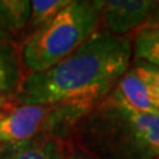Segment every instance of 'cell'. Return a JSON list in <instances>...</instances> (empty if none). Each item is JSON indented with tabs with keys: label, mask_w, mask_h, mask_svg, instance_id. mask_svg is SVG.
I'll use <instances>...</instances> for the list:
<instances>
[{
	"label": "cell",
	"mask_w": 159,
	"mask_h": 159,
	"mask_svg": "<svg viewBox=\"0 0 159 159\" xmlns=\"http://www.w3.org/2000/svg\"><path fill=\"white\" fill-rule=\"evenodd\" d=\"M70 0H32L28 27L37 29L64 9Z\"/></svg>",
	"instance_id": "11"
},
{
	"label": "cell",
	"mask_w": 159,
	"mask_h": 159,
	"mask_svg": "<svg viewBox=\"0 0 159 159\" xmlns=\"http://www.w3.org/2000/svg\"><path fill=\"white\" fill-rule=\"evenodd\" d=\"M157 159H159V157H158V158H157Z\"/></svg>",
	"instance_id": "17"
},
{
	"label": "cell",
	"mask_w": 159,
	"mask_h": 159,
	"mask_svg": "<svg viewBox=\"0 0 159 159\" xmlns=\"http://www.w3.org/2000/svg\"><path fill=\"white\" fill-rule=\"evenodd\" d=\"M158 6L150 0H107L102 2L101 21L107 33L121 36L146 24Z\"/></svg>",
	"instance_id": "5"
},
{
	"label": "cell",
	"mask_w": 159,
	"mask_h": 159,
	"mask_svg": "<svg viewBox=\"0 0 159 159\" xmlns=\"http://www.w3.org/2000/svg\"><path fill=\"white\" fill-rule=\"evenodd\" d=\"M64 159H97V158L89 155V154L84 152V151H72V152L66 154V157Z\"/></svg>",
	"instance_id": "14"
},
{
	"label": "cell",
	"mask_w": 159,
	"mask_h": 159,
	"mask_svg": "<svg viewBox=\"0 0 159 159\" xmlns=\"http://www.w3.org/2000/svg\"><path fill=\"white\" fill-rule=\"evenodd\" d=\"M0 111H2V109H0Z\"/></svg>",
	"instance_id": "18"
},
{
	"label": "cell",
	"mask_w": 159,
	"mask_h": 159,
	"mask_svg": "<svg viewBox=\"0 0 159 159\" xmlns=\"http://www.w3.org/2000/svg\"><path fill=\"white\" fill-rule=\"evenodd\" d=\"M134 54L143 62L159 68V31L143 28L135 37Z\"/></svg>",
	"instance_id": "10"
},
{
	"label": "cell",
	"mask_w": 159,
	"mask_h": 159,
	"mask_svg": "<svg viewBox=\"0 0 159 159\" xmlns=\"http://www.w3.org/2000/svg\"><path fill=\"white\" fill-rule=\"evenodd\" d=\"M21 81L20 61L9 41H0V97L15 93Z\"/></svg>",
	"instance_id": "8"
},
{
	"label": "cell",
	"mask_w": 159,
	"mask_h": 159,
	"mask_svg": "<svg viewBox=\"0 0 159 159\" xmlns=\"http://www.w3.org/2000/svg\"><path fill=\"white\" fill-rule=\"evenodd\" d=\"M9 99H11V97H9V96H2V97H0V109H4V107H6L8 103L11 102Z\"/></svg>",
	"instance_id": "15"
},
{
	"label": "cell",
	"mask_w": 159,
	"mask_h": 159,
	"mask_svg": "<svg viewBox=\"0 0 159 159\" xmlns=\"http://www.w3.org/2000/svg\"><path fill=\"white\" fill-rule=\"evenodd\" d=\"M134 68L137 69L139 77L143 80L148 90V94H150L152 105L155 106L159 113V68L152 66L147 62L137 64Z\"/></svg>",
	"instance_id": "12"
},
{
	"label": "cell",
	"mask_w": 159,
	"mask_h": 159,
	"mask_svg": "<svg viewBox=\"0 0 159 159\" xmlns=\"http://www.w3.org/2000/svg\"><path fill=\"white\" fill-rule=\"evenodd\" d=\"M102 2L70 0L53 19L29 34L21 47V61L31 72H44L62 61L97 31Z\"/></svg>",
	"instance_id": "3"
},
{
	"label": "cell",
	"mask_w": 159,
	"mask_h": 159,
	"mask_svg": "<svg viewBox=\"0 0 159 159\" xmlns=\"http://www.w3.org/2000/svg\"><path fill=\"white\" fill-rule=\"evenodd\" d=\"M145 28H151V29H157L159 31V11L155 9L152 13V16L148 19V21L145 24Z\"/></svg>",
	"instance_id": "13"
},
{
	"label": "cell",
	"mask_w": 159,
	"mask_h": 159,
	"mask_svg": "<svg viewBox=\"0 0 159 159\" xmlns=\"http://www.w3.org/2000/svg\"><path fill=\"white\" fill-rule=\"evenodd\" d=\"M0 41H9V37L7 36V33L0 28Z\"/></svg>",
	"instance_id": "16"
},
{
	"label": "cell",
	"mask_w": 159,
	"mask_h": 159,
	"mask_svg": "<svg viewBox=\"0 0 159 159\" xmlns=\"http://www.w3.org/2000/svg\"><path fill=\"white\" fill-rule=\"evenodd\" d=\"M29 16V0H0V28L8 37L21 32L28 25Z\"/></svg>",
	"instance_id": "9"
},
{
	"label": "cell",
	"mask_w": 159,
	"mask_h": 159,
	"mask_svg": "<svg viewBox=\"0 0 159 159\" xmlns=\"http://www.w3.org/2000/svg\"><path fill=\"white\" fill-rule=\"evenodd\" d=\"M133 47L126 37L94 33L73 53L44 72H29L21 78L15 105L101 101L129 69Z\"/></svg>",
	"instance_id": "1"
},
{
	"label": "cell",
	"mask_w": 159,
	"mask_h": 159,
	"mask_svg": "<svg viewBox=\"0 0 159 159\" xmlns=\"http://www.w3.org/2000/svg\"><path fill=\"white\" fill-rule=\"evenodd\" d=\"M119 101H122L129 107L142 113L159 114L155 106L152 105L148 90L134 68L127 69L125 74L117 81L110 90Z\"/></svg>",
	"instance_id": "7"
},
{
	"label": "cell",
	"mask_w": 159,
	"mask_h": 159,
	"mask_svg": "<svg viewBox=\"0 0 159 159\" xmlns=\"http://www.w3.org/2000/svg\"><path fill=\"white\" fill-rule=\"evenodd\" d=\"M97 103L88 98L40 105H15L11 101L0 111V146L25 142L39 135L65 142Z\"/></svg>",
	"instance_id": "4"
},
{
	"label": "cell",
	"mask_w": 159,
	"mask_h": 159,
	"mask_svg": "<svg viewBox=\"0 0 159 159\" xmlns=\"http://www.w3.org/2000/svg\"><path fill=\"white\" fill-rule=\"evenodd\" d=\"M66 152L65 142L49 135L0 146V159H64Z\"/></svg>",
	"instance_id": "6"
},
{
	"label": "cell",
	"mask_w": 159,
	"mask_h": 159,
	"mask_svg": "<svg viewBox=\"0 0 159 159\" xmlns=\"http://www.w3.org/2000/svg\"><path fill=\"white\" fill-rule=\"evenodd\" d=\"M72 137L84 152L97 159H157L159 114L134 110L109 92Z\"/></svg>",
	"instance_id": "2"
}]
</instances>
